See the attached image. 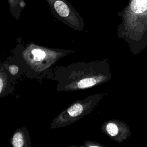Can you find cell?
Returning <instances> with one entry per match:
<instances>
[{
  "instance_id": "cell-3",
  "label": "cell",
  "mask_w": 147,
  "mask_h": 147,
  "mask_svg": "<svg viewBox=\"0 0 147 147\" xmlns=\"http://www.w3.org/2000/svg\"><path fill=\"white\" fill-rule=\"evenodd\" d=\"M86 107L80 102H77L71 106L67 110L68 114L72 118H77L82 115L86 111Z\"/></svg>"
},
{
  "instance_id": "cell-6",
  "label": "cell",
  "mask_w": 147,
  "mask_h": 147,
  "mask_svg": "<svg viewBox=\"0 0 147 147\" xmlns=\"http://www.w3.org/2000/svg\"><path fill=\"white\" fill-rule=\"evenodd\" d=\"M32 53L33 55V59L35 61L42 60L46 56V53L44 51L40 48L33 49L32 51Z\"/></svg>"
},
{
  "instance_id": "cell-7",
  "label": "cell",
  "mask_w": 147,
  "mask_h": 147,
  "mask_svg": "<svg viewBox=\"0 0 147 147\" xmlns=\"http://www.w3.org/2000/svg\"><path fill=\"white\" fill-rule=\"evenodd\" d=\"M107 133L112 137H114L117 135L118 133V128L116 124L110 122L107 124L106 127Z\"/></svg>"
},
{
  "instance_id": "cell-5",
  "label": "cell",
  "mask_w": 147,
  "mask_h": 147,
  "mask_svg": "<svg viewBox=\"0 0 147 147\" xmlns=\"http://www.w3.org/2000/svg\"><path fill=\"white\" fill-rule=\"evenodd\" d=\"M12 145L14 147H22L24 145V137L21 132H16L13 136Z\"/></svg>"
},
{
  "instance_id": "cell-4",
  "label": "cell",
  "mask_w": 147,
  "mask_h": 147,
  "mask_svg": "<svg viewBox=\"0 0 147 147\" xmlns=\"http://www.w3.org/2000/svg\"><path fill=\"white\" fill-rule=\"evenodd\" d=\"M130 7L134 13H142L147 10V0H131Z\"/></svg>"
},
{
  "instance_id": "cell-8",
  "label": "cell",
  "mask_w": 147,
  "mask_h": 147,
  "mask_svg": "<svg viewBox=\"0 0 147 147\" xmlns=\"http://www.w3.org/2000/svg\"><path fill=\"white\" fill-rule=\"evenodd\" d=\"M9 71L12 75H16L18 72V68L15 65H11L9 68Z\"/></svg>"
},
{
  "instance_id": "cell-2",
  "label": "cell",
  "mask_w": 147,
  "mask_h": 147,
  "mask_svg": "<svg viewBox=\"0 0 147 147\" xmlns=\"http://www.w3.org/2000/svg\"><path fill=\"white\" fill-rule=\"evenodd\" d=\"M9 5V9L13 17L18 20L21 13L26 6L25 0H7Z\"/></svg>"
},
{
  "instance_id": "cell-1",
  "label": "cell",
  "mask_w": 147,
  "mask_h": 147,
  "mask_svg": "<svg viewBox=\"0 0 147 147\" xmlns=\"http://www.w3.org/2000/svg\"><path fill=\"white\" fill-rule=\"evenodd\" d=\"M52 15L60 21L77 30L83 28V20L67 0H46Z\"/></svg>"
}]
</instances>
